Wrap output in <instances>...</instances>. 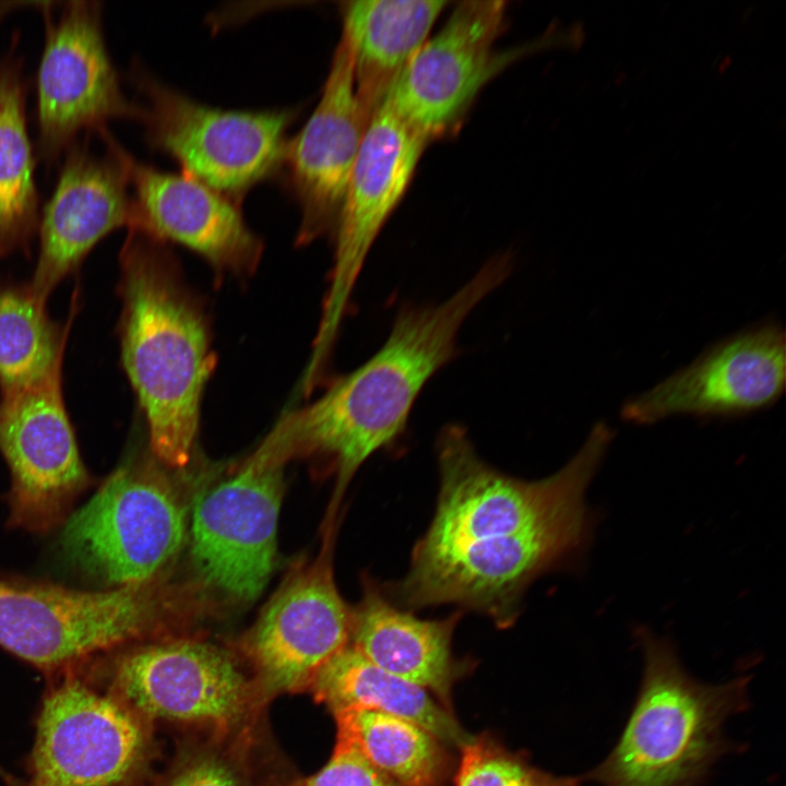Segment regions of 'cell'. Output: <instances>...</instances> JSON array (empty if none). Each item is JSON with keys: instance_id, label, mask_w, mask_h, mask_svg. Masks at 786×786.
Instances as JSON below:
<instances>
[{"instance_id": "cell-1", "label": "cell", "mask_w": 786, "mask_h": 786, "mask_svg": "<svg viewBox=\"0 0 786 786\" xmlns=\"http://www.w3.org/2000/svg\"><path fill=\"white\" fill-rule=\"evenodd\" d=\"M615 436L597 421L561 469L528 481L484 462L463 427L443 428L436 513L390 597L407 608L455 604L511 626L537 576L586 560L597 526L586 492Z\"/></svg>"}, {"instance_id": "cell-2", "label": "cell", "mask_w": 786, "mask_h": 786, "mask_svg": "<svg viewBox=\"0 0 786 786\" xmlns=\"http://www.w3.org/2000/svg\"><path fill=\"white\" fill-rule=\"evenodd\" d=\"M512 265L510 255H496L445 301L402 306L388 338L366 362L275 426L295 456L318 455L333 466L336 485L329 523L361 464L403 436L426 383L457 355L463 322L508 278Z\"/></svg>"}, {"instance_id": "cell-3", "label": "cell", "mask_w": 786, "mask_h": 786, "mask_svg": "<svg viewBox=\"0 0 786 786\" xmlns=\"http://www.w3.org/2000/svg\"><path fill=\"white\" fill-rule=\"evenodd\" d=\"M120 266L123 369L145 415L153 454L169 467H183L214 364L207 324L162 241L129 228Z\"/></svg>"}, {"instance_id": "cell-4", "label": "cell", "mask_w": 786, "mask_h": 786, "mask_svg": "<svg viewBox=\"0 0 786 786\" xmlns=\"http://www.w3.org/2000/svg\"><path fill=\"white\" fill-rule=\"evenodd\" d=\"M643 676L626 726L583 778L602 786H699L730 747L726 719L748 708L750 676L706 684L681 665L668 639L638 629Z\"/></svg>"}, {"instance_id": "cell-5", "label": "cell", "mask_w": 786, "mask_h": 786, "mask_svg": "<svg viewBox=\"0 0 786 786\" xmlns=\"http://www.w3.org/2000/svg\"><path fill=\"white\" fill-rule=\"evenodd\" d=\"M186 509L152 463L120 465L72 512L60 536L71 564L106 588L152 581L180 550Z\"/></svg>"}, {"instance_id": "cell-6", "label": "cell", "mask_w": 786, "mask_h": 786, "mask_svg": "<svg viewBox=\"0 0 786 786\" xmlns=\"http://www.w3.org/2000/svg\"><path fill=\"white\" fill-rule=\"evenodd\" d=\"M143 97L139 121L152 148L179 163L183 174L240 201L282 165L290 110L214 108L133 67L130 79Z\"/></svg>"}, {"instance_id": "cell-7", "label": "cell", "mask_w": 786, "mask_h": 786, "mask_svg": "<svg viewBox=\"0 0 786 786\" xmlns=\"http://www.w3.org/2000/svg\"><path fill=\"white\" fill-rule=\"evenodd\" d=\"M154 580L100 591L0 577V646L44 670L70 668L146 633Z\"/></svg>"}, {"instance_id": "cell-8", "label": "cell", "mask_w": 786, "mask_h": 786, "mask_svg": "<svg viewBox=\"0 0 786 786\" xmlns=\"http://www.w3.org/2000/svg\"><path fill=\"white\" fill-rule=\"evenodd\" d=\"M293 457L273 429L235 473L195 498L191 553L210 586L251 600L267 584L276 560L284 469Z\"/></svg>"}, {"instance_id": "cell-9", "label": "cell", "mask_w": 786, "mask_h": 786, "mask_svg": "<svg viewBox=\"0 0 786 786\" xmlns=\"http://www.w3.org/2000/svg\"><path fill=\"white\" fill-rule=\"evenodd\" d=\"M45 44L36 74L37 154L53 164L82 131L110 119H139L106 47L98 1L63 2L57 17L44 2Z\"/></svg>"}, {"instance_id": "cell-10", "label": "cell", "mask_w": 786, "mask_h": 786, "mask_svg": "<svg viewBox=\"0 0 786 786\" xmlns=\"http://www.w3.org/2000/svg\"><path fill=\"white\" fill-rule=\"evenodd\" d=\"M427 144L385 102L372 115L333 234L334 264L308 376L323 372L367 255L409 186Z\"/></svg>"}, {"instance_id": "cell-11", "label": "cell", "mask_w": 786, "mask_h": 786, "mask_svg": "<svg viewBox=\"0 0 786 786\" xmlns=\"http://www.w3.org/2000/svg\"><path fill=\"white\" fill-rule=\"evenodd\" d=\"M0 453L11 475L8 524L36 534L63 525L93 480L64 405L62 366L0 395Z\"/></svg>"}, {"instance_id": "cell-12", "label": "cell", "mask_w": 786, "mask_h": 786, "mask_svg": "<svg viewBox=\"0 0 786 786\" xmlns=\"http://www.w3.org/2000/svg\"><path fill=\"white\" fill-rule=\"evenodd\" d=\"M507 2H460L445 24L417 50L384 102L428 143L454 131L480 90L515 59L495 45Z\"/></svg>"}, {"instance_id": "cell-13", "label": "cell", "mask_w": 786, "mask_h": 786, "mask_svg": "<svg viewBox=\"0 0 786 786\" xmlns=\"http://www.w3.org/2000/svg\"><path fill=\"white\" fill-rule=\"evenodd\" d=\"M785 382V331L766 320L714 343L690 365L629 397L620 417L640 426L674 416L742 417L773 406Z\"/></svg>"}, {"instance_id": "cell-14", "label": "cell", "mask_w": 786, "mask_h": 786, "mask_svg": "<svg viewBox=\"0 0 786 786\" xmlns=\"http://www.w3.org/2000/svg\"><path fill=\"white\" fill-rule=\"evenodd\" d=\"M145 736L120 700L68 677L43 701L32 786H114L136 766Z\"/></svg>"}, {"instance_id": "cell-15", "label": "cell", "mask_w": 786, "mask_h": 786, "mask_svg": "<svg viewBox=\"0 0 786 786\" xmlns=\"http://www.w3.org/2000/svg\"><path fill=\"white\" fill-rule=\"evenodd\" d=\"M333 533L327 531L315 561L278 588L249 632L247 648L267 694L310 684L348 644L352 610L333 576Z\"/></svg>"}, {"instance_id": "cell-16", "label": "cell", "mask_w": 786, "mask_h": 786, "mask_svg": "<svg viewBox=\"0 0 786 786\" xmlns=\"http://www.w3.org/2000/svg\"><path fill=\"white\" fill-rule=\"evenodd\" d=\"M97 132L106 143V155L93 153L87 140H76L63 154L53 192L39 216V254L28 284L44 302L96 243L131 224L122 147L106 127Z\"/></svg>"}, {"instance_id": "cell-17", "label": "cell", "mask_w": 786, "mask_h": 786, "mask_svg": "<svg viewBox=\"0 0 786 786\" xmlns=\"http://www.w3.org/2000/svg\"><path fill=\"white\" fill-rule=\"evenodd\" d=\"M369 121L356 93L352 50L341 36L320 100L287 140L281 165L300 209L299 245L334 234Z\"/></svg>"}, {"instance_id": "cell-18", "label": "cell", "mask_w": 786, "mask_h": 786, "mask_svg": "<svg viewBox=\"0 0 786 786\" xmlns=\"http://www.w3.org/2000/svg\"><path fill=\"white\" fill-rule=\"evenodd\" d=\"M112 684L133 712L218 725L236 722L248 696L247 681L225 651L190 640L127 652L114 665Z\"/></svg>"}, {"instance_id": "cell-19", "label": "cell", "mask_w": 786, "mask_h": 786, "mask_svg": "<svg viewBox=\"0 0 786 786\" xmlns=\"http://www.w3.org/2000/svg\"><path fill=\"white\" fill-rule=\"evenodd\" d=\"M132 199L129 228L159 241L182 245L218 271L254 270L262 242L246 224L238 203L181 172L156 169L121 148Z\"/></svg>"}, {"instance_id": "cell-20", "label": "cell", "mask_w": 786, "mask_h": 786, "mask_svg": "<svg viewBox=\"0 0 786 786\" xmlns=\"http://www.w3.org/2000/svg\"><path fill=\"white\" fill-rule=\"evenodd\" d=\"M460 617L416 618L366 577L362 597L352 610L350 645L381 669L426 689L453 713L452 689L465 668L451 646Z\"/></svg>"}, {"instance_id": "cell-21", "label": "cell", "mask_w": 786, "mask_h": 786, "mask_svg": "<svg viewBox=\"0 0 786 786\" xmlns=\"http://www.w3.org/2000/svg\"><path fill=\"white\" fill-rule=\"evenodd\" d=\"M441 0H356L342 3V36L353 56L356 93L368 117L442 14Z\"/></svg>"}, {"instance_id": "cell-22", "label": "cell", "mask_w": 786, "mask_h": 786, "mask_svg": "<svg viewBox=\"0 0 786 786\" xmlns=\"http://www.w3.org/2000/svg\"><path fill=\"white\" fill-rule=\"evenodd\" d=\"M310 686L333 713L382 712L413 722L456 748L472 736L426 689L381 669L348 644L321 666Z\"/></svg>"}, {"instance_id": "cell-23", "label": "cell", "mask_w": 786, "mask_h": 786, "mask_svg": "<svg viewBox=\"0 0 786 786\" xmlns=\"http://www.w3.org/2000/svg\"><path fill=\"white\" fill-rule=\"evenodd\" d=\"M16 44L0 53V257L26 249L39 221L27 83Z\"/></svg>"}, {"instance_id": "cell-24", "label": "cell", "mask_w": 786, "mask_h": 786, "mask_svg": "<svg viewBox=\"0 0 786 786\" xmlns=\"http://www.w3.org/2000/svg\"><path fill=\"white\" fill-rule=\"evenodd\" d=\"M337 735L352 740L395 786H443L450 773L444 745L421 726L382 712L334 713Z\"/></svg>"}, {"instance_id": "cell-25", "label": "cell", "mask_w": 786, "mask_h": 786, "mask_svg": "<svg viewBox=\"0 0 786 786\" xmlns=\"http://www.w3.org/2000/svg\"><path fill=\"white\" fill-rule=\"evenodd\" d=\"M73 312L55 322L29 284L0 287V393L10 394L48 377L62 366Z\"/></svg>"}, {"instance_id": "cell-26", "label": "cell", "mask_w": 786, "mask_h": 786, "mask_svg": "<svg viewBox=\"0 0 786 786\" xmlns=\"http://www.w3.org/2000/svg\"><path fill=\"white\" fill-rule=\"evenodd\" d=\"M458 749L454 786H580L584 779L544 771L489 734L472 735Z\"/></svg>"}, {"instance_id": "cell-27", "label": "cell", "mask_w": 786, "mask_h": 786, "mask_svg": "<svg viewBox=\"0 0 786 786\" xmlns=\"http://www.w3.org/2000/svg\"><path fill=\"white\" fill-rule=\"evenodd\" d=\"M293 786H395L377 770L357 746L337 735L329 762L315 774Z\"/></svg>"}, {"instance_id": "cell-28", "label": "cell", "mask_w": 786, "mask_h": 786, "mask_svg": "<svg viewBox=\"0 0 786 786\" xmlns=\"http://www.w3.org/2000/svg\"><path fill=\"white\" fill-rule=\"evenodd\" d=\"M167 786H245L225 762L202 757L184 765Z\"/></svg>"}]
</instances>
